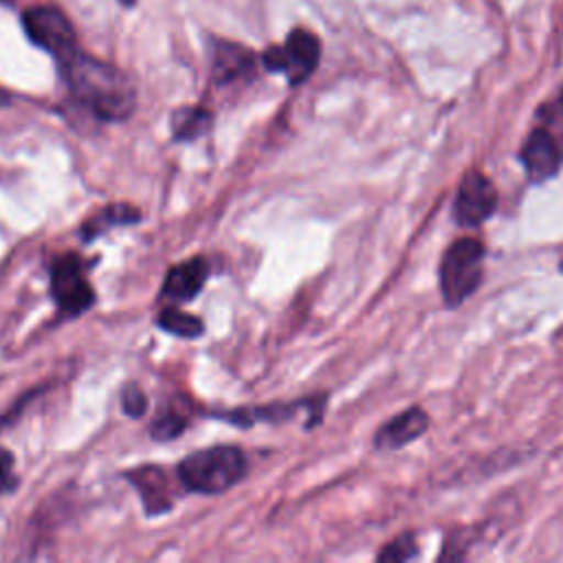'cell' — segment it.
Listing matches in <instances>:
<instances>
[{"instance_id": "obj_8", "label": "cell", "mask_w": 563, "mask_h": 563, "mask_svg": "<svg viewBox=\"0 0 563 563\" xmlns=\"http://www.w3.org/2000/svg\"><path fill=\"white\" fill-rule=\"evenodd\" d=\"M519 161H521L528 178L532 183H541L545 178H552L559 172L563 154H561V147L554 141V136L548 130L537 128L523 141Z\"/></svg>"}, {"instance_id": "obj_2", "label": "cell", "mask_w": 563, "mask_h": 563, "mask_svg": "<svg viewBox=\"0 0 563 563\" xmlns=\"http://www.w3.org/2000/svg\"><path fill=\"white\" fill-rule=\"evenodd\" d=\"M178 479L196 493H224L233 484H238L246 473V457L242 449L231 444L209 446L189 453L176 466Z\"/></svg>"}, {"instance_id": "obj_1", "label": "cell", "mask_w": 563, "mask_h": 563, "mask_svg": "<svg viewBox=\"0 0 563 563\" xmlns=\"http://www.w3.org/2000/svg\"><path fill=\"white\" fill-rule=\"evenodd\" d=\"M62 73L75 101L97 119L123 121L134 112V86L117 66L79 51L62 64Z\"/></svg>"}, {"instance_id": "obj_4", "label": "cell", "mask_w": 563, "mask_h": 563, "mask_svg": "<svg viewBox=\"0 0 563 563\" xmlns=\"http://www.w3.org/2000/svg\"><path fill=\"white\" fill-rule=\"evenodd\" d=\"M22 26L26 37L51 53L59 66L66 64L77 48V35L68 15L57 7H33L22 13Z\"/></svg>"}, {"instance_id": "obj_6", "label": "cell", "mask_w": 563, "mask_h": 563, "mask_svg": "<svg viewBox=\"0 0 563 563\" xmlns=\"http://www.w3.org/2000/svg\"><path fill=\"white\" fill-rule=\"evenodd\" d=\"M51 295L64 314H81L95 303V290L86 279L79 255L66 253L51 266Z\"/></svg>"}, {"instance_id": "obj_9", "label": "cell", "mask_w": 563, "mask_h": 563, "mask_svg": "<svg viewBox=\"0 0 563 563\" xmlns=\"http://www.w3.org/2000/svg\"><path fill=\"white\" fill-rule=\"evenodd\" d=\"M429 429V413L422 407H409L394 418H389L374 435L376 449H400L405 444H411L416 438H420Z\"/></svg>"}, {"instance_id": "obj_17", "label": "cell", "mask_w": 563, "mask_h": 563, "mask_svg": "<svg viewBox=\"0 0 563 563\" xmlns=\"http://www.w3.org/2000/svg\"><path fill=\"white\" fill-rule=\"evenodd\" d=\"M418 554V545L411 532H405L400 537H396L394 541H389L380 552H378V561H409Z\"/></svg>"}, {"instance_id": "obj_14", "label": "cell", "mask_w": 563, "mask_h": 563, "mask_svg": "<svg viewBox=\"0 0 563 563\" xmlns=\"http://www.w3.org/2000/svg\"><path fill=\"white\" fill-rule=\"evenodd\" d=\"M211 112L200 106H183L172 114V134L178 141H194L211 128Z\"/></svg>"}, {"instance_id": "obj_22", "label": "cell", "mask_w": 563, "mask_h": 563, "mask_svg": "<svg viewBox=\"0 0 563 563\" xmlns=\"http://www.w3.org/2000/svg\"><path fill=\"white\" fill-rule=\"evenodd\" d=\"M561 103H563V92H561Z\"/></svg>"}, {"instance_id": "obj_16", "label": "cell", "mask_w": 563, "mask_h": 563, "mask_svg": "<svg viewBox=\"0 0 563 563\" xmlns=\"http://www.w3.org/2000/svg\"><path fill=\"white\" fill-rule=\"evenodd\" d=\"M187 424H189V422H187V416L180 413V411H176V409L172 407V409H167L165 413H161V416L154 420L150 433H152L156 440H172V438L180 435V433L187 429Z\"/></svg>"}, {"instance_id": "obj_5", "label": "cell", "mask_w": 563, "mask_h": 563, "mask_svg": "<svg viewBox=\"0 0 563 563\" xmlns=\"http://www.w3.org/2000/svg\"><path fill=\"white\" fill-rule=\"evenodd\" d=\"M321 57V42L312 31L292 29L282 46H268L262 55V64L271 73H284L288 84L297 86L306 81Z\"/></svg>"}, {"instance_id": "obj_13", "label": "cell", "mask_w": 563, "mask_h": 563, "mask_svg": "<svg viewBox=\"0 0 563 563\" xmlns=\"http://www.w3.org/2000/svg\"><path fill=\"white\" fill-rule=\"evenodd\" d=\"M139 209L125 202H117V205H108L103 209H99L97 213H92L84 224H81V235L84 240H92L97 235H101L106 229L117 227V224H132L136 222Z\"/></svg>"}, {"instance_id": "obj_15", "label": "cell", "mask_w": 563, "mask_h": 563, "mask_svg": "<svg viewBox=\"0 0 563 563\" xmlns=\"http://www.w3.org/2000/svg\"><path fill=\"white\" fill-rule=\"evenodd\" d=\"M156 323L163 330H167V332H172L176 336H185V339H194V336L202 334V330H205V323L198 317H194V314H189V312H185L180 308H174V306L163 308L158 312Z\"/></svg>"}, {"instance_id": "obj_18", "label": "cell", "mask_w": 563, "mask_h": 563, "mask_svg": "<svg viewBox=\"0 0 563 563\" xmlns=\"http://www.w3.org/2000/svg\"><path fill=\"white\" fill-rule=\"evenodd\" d=\"M121 405H123V411L132 418H139L145 413L147 409V398L145 394L136 387V385H128L121 394Z\"/></svg>"}, {"instance_id": "obj_21", "label": "cell", "mask_w": 563, "mask_h": 563, "mask_svg": "<svg viewBox=\"0 0 563 563\" xmlns=\"http://www.w3.org/2000/svg\"><path fill=\"white\" fill-rule=\"evenodd\" d=\"M121 2H123V4H125V7H132V4H134V2H136V0H121Z\"/></svg>"}, {"instance_id": "obj_19", "label": "cell", "mask_w": 563, "mask_h": 563, "mask_svg": "<svg viewBox=\"0 0 563 563\" xmlns=\"http://www.w3.org/2000/svg\"><path fill=\"white\" fill-rule=\"evenodd\" d=\"M15 486L13 475V455L4 446H0V490H9Z\"/></svg>"}, {"instance_id": "obj_10", "label": "cell", "mask_w": 563, "mask_h": 563, "mask_svg": "<svg viewBox=\"0 0 563 563\" xmlns=\"http://www.w3.org/2000/svg\"><path fill=\"white\" fill-rule=\"evenodd\" d=\"M207 275L209 264L205 257H191L187 262H180L167 271L161 297L169 301H189L200 292Z\"/></svg>"}, {"instance_id": "obj_7", "label": "cell", "mask_w": 563, "mask_h": 563, "mask_svg": "<svg viewBox=\"0 0 563 563\" xmlns=\"http://www.w3.org/2000/svg\"><path fill=\"white\" fill-rule=\"evenodd\" d=\"M497 207V189L479 169H468L455 191L453 218L460 227H479Z\"/></svg>"}, {"instance_id": "obj_11", "label": "cell", "mask_w": 563, "mask_h": 563, "mask_svg": "<svg viewBox=\"0 0 563 563\" xmlns=\"http://www.w3.org/2000/svg\"><path fill=\"white\" fill-rule=\"evenodd\" d=\"M125 477L141 493V499L145 504L147 515H158V512L169 510L172 488H169L167 473L161 466H141V468L128 471Z\"/></svg>"}, {"instance_id": "obj_3", "label": "cell", "mask_w": 563, "mask_h": 563, "mask_svg": "<svg viewBox=\"0 0 563 563\" xmlns=\"http://www.w3.org/2000/svg\"><path fill=\"white\" fill-rule=\"evenodd\" d=\"M486 249L477 238L453 240L440 262V292L449 308L464 303L482 284Z\"/></svg>"}, {"instance_id": "obj_20", "label": "cell", "mask_w": 563, "mask_h": 563, "mask_svg": "<svg viewBox=\"0 0 563 563\" xmlns=\"http://www.w3.org/2000/svg\"><path fill=\"white\" fill-rule=\"evenodd\" d=\"M7 101H9V95L0 88V106H2V103H7Z\"/></svg>"}, {"instance_id": "obj_12", "label": "cell", "mask_w": 563, "mask_h": 563, "mask_svg": "<svg viewBox=\"0 0 563 563\" xmlns=\"http://www.w3.org/2000/svg\"><path fill=\"white\" fill-rule=\"evenodd\" d=\"M255 68V55L242 44L218 42L213 53V79L216 84H231L251 75Z\"/></svg>"}]
</instances>
